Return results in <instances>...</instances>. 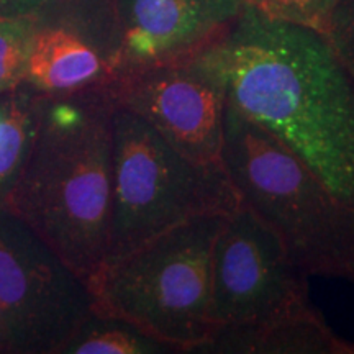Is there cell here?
<instances>
[{
  "label": "cell",
  "mask_w": 354,
  "mask_h": 354,
  "mask_svg": "<svg viewBox=\"0 0 354 354\" xmlns=\"http://www.w3.org/2000/svg\"><path fill=\"white\" fill-rule=\"evenodd\" d=\"M207 51L234 107L354 212V82L326 35L245 7Z\"/></svg>",
  "instance_id": "obj_1"
},
{
  "label": "cell",
  "mask_w": 354,
  "mask_h": 354,
  "mask_svg": "<svg viewBox=\"0 0 354 354\" xmlns=\"http://www.w3.org/2000/svg\"><path fill=\"white\" fill-rule=\"evenodd\" d=\"M113 109L107 86L39 94L26 158L2 198L87 286L109 253Z\"/></svg>",
  "instance_id": "obj_2"
},
{
  "label": "cell",
  "mask_w": 354,
  "mask_h": 354,
  "mask_svg": "<svg viewBox=\"0 0 354 354\" xmlns=\"http://www.w3.org/2000/svg\"><path fill=\"white\" fill-rule=\"evenodd\" d=\"M221 165L240 203L282 238L305 274L354 282V212L277 138L227 100Z\"/></svg>",
  "instance_id": "obj_3"
},
{
  "label": "cell",
  "mask_w": 354,
  "mask_h": 354,
  "mask_svg": "<svg viewBox=\"0 0 354 354\" xmlns=\"http://www.w3.org/2000/svg\"><path fill=\"white\" fill-rule=\"evenodd\" d=\"M225 218L227 214L194 216L105 264L88 286L94 310L192 354L215 328L210 264Z\"/></svg>",
  "instance_id": "obj_4"
},
{
  "label": "cell",
  "mask_w": 354,
  "mask_h": 354,
  "mask_svg": "<svg viewBox=\"0 0 354 354\" xmlns=\"http://www.w3.org/2000/svg\"><path fill=\"white\" fill-rule=\"evenodd\" d=\"M240 205L221 162L177 151L148 122L113 109V180L105 264L194 216L230 214Z\"/></svg>",
  "instance_id": "obj_5"
},
{
  "label": "cell",
  "mask_w": 354,
  "mask_h": 354,
  "mask_svg": "<svg viewBox=\"0 0 354 354\" xmlns=\"http://www.w3.org/2000/svg\"><path fill=\"white\" fill-rule=\"evenodd\" d=\"M92 310L87 282L0 202L2 351L59 354Z\"/></svg>",
  "instance_id": "obj_6"
},
{
  "label": "cell",
  "mask_w": 354,
  "mask_h": 354,
  "mask_svg": "<svg viewBox=\"0 0 354 354\" xmlns=\"http://www.w3.org/2000/svg\"><path fill=\"white\" fill-rule=\"evenodd\" d=\"M307 279L282 238L246 205L227 214L212 250L210 318L251 325L308 304Z\"/></svg>",
  "instance_id": "obj_7"
},
{
  "label": "cell",
  "mask_w": 354,
  "mask_h": 354,
  "mask_svg": "<svg viewBox=\"0 0 354 354\" xmlns=\"http://www.w3.org/2000/svg\"><path fill=\"white\" fill-rule=\"evenodd\" d=\"M115 104L140 115L177 151L221 162L227 81L203 48L197 55L123 74L109 84Z\"/></svg>",
  "instance_id": "obj_8"
},
{
  "label": "cell",
  "mask_w": 354,
  "mask_h": 354,
  "mask_svg": "<svg viewBox=\"0 0 354 354\" xmlns=\"http://www.w3.org/2000/svg\"><path fill=\"white\" fill-rule=\"evenodd\" d=\"M243 8L241 0H117L120 53L112 81L197 55L227 32Z\"/></svg>",
  "instance_id": "obj_9"
},
{
  "label": "cell",
  "mask_w": 354,
  "mask_h": 354,
  "mask_svg": "<svg viewBox=\"0 0 354 354\" xmlns=\"http://www.w3.org/2000/svg\"><path fill=\"white\" fill-rule=\"evenodd\" d=\"M192 354H354L310 304L251 325L215 326Z\"/></svg>",
  "instance_id": "obj_10"
},
{
  "label": "cell",
  "mask_w": 354,
  "mask_h": 354,
  "mask_svg": "<svg viewBox=\"0 0 354 354\" xmlns=\"http://www.w3.org/2000/svg\"><path fill=\"white\" fill-rule=\"evenodd\" d=\"M24 81L41 95L69 94L109 86L112 68L76 35L35 26Z\"/></svg>",
  "instance_id": "obj_11"
},
{
  "label": "cell",
  "mask_w": 354,
  "mask_h": 354,
  "mask_svg": "<svg viewBox=\"0 0 354 354\" xmlns=\"http://www.w3.org/2000/svg\"><path fill=\"white\" fill-rule=\"evenodd\" d=\"M61 353L64 354H180L172 344L120 317L92 310Z\"/></svg>",
  "instance_id": "obj_12"
},
{
  "label": "cell",
  "mask_w": 354,
  "mask_h": 354,
  "mask_svg": "<svg viewBox=\"0 0 354 354\" xmlns=\"http://www.w3.org/2000/svg\"><path fill=\"white\" fill-rule=\"evenodd\" d=\"M39 94L25 81L8 91L6 115L0 120V202L12 189L24 165L35 123Z\"/></svg>",
  "instance_id": "obj_13"
},
{
  "label": "cell",
  "mask_w": 354,
  "mask_h": 354,
  "mask_svg": "<svg viewBox=\"0 0 354 354\" xmlns=\"http://www.w3.org/2000/svg\"><path fill=\"white\" fill-rule=\"evenodd\" d=\"M33 33V19L0 20V94L24 82Z\"/></svg>",
  "instance_id": "obj_14"
},
{
  "label": "cell",
  "mask_w": 354,
  "mask_h": 354,
  "mask_svg": "<svg viewBox=\"0 0 354 354\" xmlns=\"http://www.w3.org/2000/svg\"><path fill=\"white\" fill-rule=\"evenodd\" d=\"M241 3L271 20L310 26L325 33L338 0H241Z\"/></svg>",
  "instance_id": "obj_15"
},
{
  "label": "cell",
  "mask_w": 354,
  "mask_h": 354,
  "mask_svg": "<svg viewBox=\"0 0 354 354\" xmlns=\"http://www.w3.org/2000/svg\"><path fill=\"white\" fill-rule=\"evenodd\" d=\"M325 35L354 82V0H338Z\"/></svg>",
  "instance_id": "obj_16"
},
{
  "label": "cell",
  "mask_w": 354,
  "mask_h": 354,
  "mask_svg": "<svg viewBox=\"0 0 354 354\" xmlns=\"http://www.w3.org/2000/svg\"><path fill=\"white\" fill-rule=\"evenodd\" d=\"M46 0H0V20L33 19Z\"/></svg>",
  "instance_id": "obj_17"
}]
</instances>
